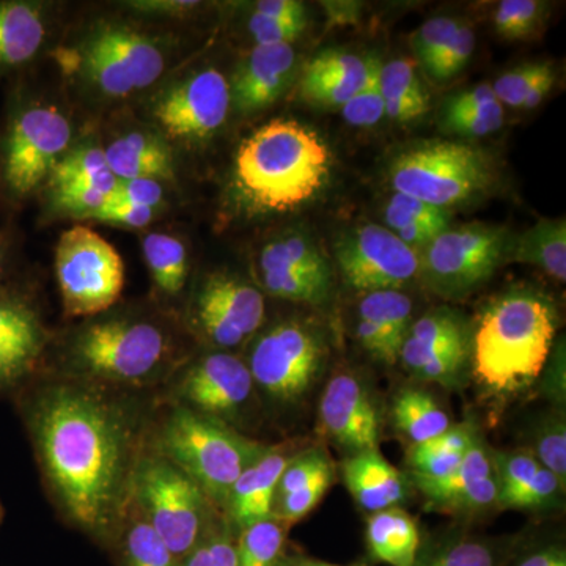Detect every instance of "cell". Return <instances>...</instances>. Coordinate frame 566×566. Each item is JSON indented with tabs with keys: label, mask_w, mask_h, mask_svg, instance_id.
Here are the masks:
<instances>
[{
	"label": "cell",
	"mask_w": 566,
	"mask_h": 566,
	"mask_svg": "<svg viewBox=\"0 0 566 566\" xmlns=\"http://www.w3.org/2000/svg\"><path fill=\"white\" fill-rule=\"evenodd\" d=\"M44 488L70 527L107 553L133 501L137 465L150 449L158 405L126 392L54 374L21 394Z\"/></svg>",
	"instance_id": "obj_1"
},
{
	"label": "cell",
	"mask_w": 566,
	"mask_h": 566,
	"mask_svg": "<svg viewBox=\"0 0 566 566\" xmlns=\"http://www.w3.org/2000/svg\"><path fill=\"white\" fill-rule=\"evenodd\" d=\"M557 331V311L546 294L510 290L480 312L471 338L476 382L493 395L528 389L545 370Z\"/></svg>",
	"instance_id": "obj_2"
},
{
	"label": "cell",
	"mask_w": 566,
	"mask_h": 566,
	"mask_svg": "<svg viewBox=\"0 0 566 566\" xmlns=\"http://www.w3.org/2000/svg\"><path fill=\"white\" fill-rule=\"evenodd\" d=\"M333 169V155L303 123L275 118L241 142L234 186L255 212H289L314 200Z\"/></svg>",
	"instance_id": "obj_3"
},
{
	"label": "cell",
	"mask_w": 566,
	"mask_h": 566,
	"mask_svg": "<svg viewBox=\"0 0 566 566\" xmlns=\"http://www.w3.org/2000/svg\"><path fill=\"white\" fill-rule=\"evenodd\" d=\"M182 364L172 333L161 323L115 315L84 324L73 334L59 375L148 394L166 386Z\"/></svg>",
	"instance_id": "obj_4"
},
{
	"label": "cell",
	"mask_w": 566,
	"mask_h": 566,
	"mask_svg": "<svg viewBox=\"0 0 566 566\" xmlns=\"http://www.w3.org/2000/svg\"><path fill=\"white\" fill-rule=\"evenodd\" d=\"M159 403L150 449L181 469L223 513L238 476L263 455L268 444L185 406Z\"/></svg>",
	"instance_id": "obj_5"
},
{
	"label": "cell",
	"mask_w": 566,
	"mask_h": 566,
	"mask_svg": "<svg viewBox=\"0 0 566 566\" xmlns=\"http://www.w3.org/2000/svg\"><path fill=\"white\" fill-rule=\"evenodd\" d=\"M133 504L178 560L227 521L202 488L151 449L137 465Z\"/></svg>",
	"instance_id": "obj_6"
},
{
	"label": "cell",
	"mask_w": 566,
	"mask_h": 566,
	"mask_svg": "<svg viewBox=\"0 0 566 566\" xmlns=\"http://www.w3.org/2000/svg\"><path fill=\"white\" fill-rule=\"evenodd\" d=\"M389 180L395 192L450 210L485 193L494 182V166L474 145L424 140L395 156Z\"/></svg>",
	"instance_id": "obj_7"
},
{
	"label": "cell",
	"mask_w": 566,
	"mask_h": 566,
	"mask_svg": "<svg viewBox=\"0 0 566 566\" xmlns=\"http://www.w3.org/2000/svg\"><path fill=\"white\" fill-rule=\"evenodd\" d=\"M512 238L502 226L450 227L420 252L419 281L446 300H464L506 263Z\"/></svg>",
	"instance_id": "obj_8"
},
{
	"label": "cell",
	"mask_w": 566,
	"mask_h": 566,
	"mask_svg": "<svg viewBox=\"0 0 566 566\" xmlns=\"http://www.w3.org/2000/svg\"><path fill=\"white\" fill-rule=\"evenodd\" d=\"M326 359L323 335L307 323L289 319L253 342L245 364L255 389L271 403L289 408L314 389Z\"/></svg>",
	"instance_id": "obj_9"
},
{
	"label": "cell",
	"mask_w": 566,
	"mask_h": 566,
	"mask_svg": "<svg viewBox=\"0 0 566 566\" xmlns=\"http://www.w3.org/2000/svg\"><path fill=\"white\" fill-rule=\"evenodd\" d=\"M55 274L63 311L73 318L103 314L120 300L125 286L122 256L85 226L62 234L55 248Z\"/></svg>",
	"instance_id": "obj_10"
},
{
	"label": "cell",
	"mask_w": 566,
	"mask_h": 566,
	"mask_svg": "<svg viewBox=\"0 0 566 566\" xmlns=\"http://www.w3.org/2000/svg\"><path fill=\"white\" fill-rule=\"evenodd\" d=\"M163 389V403L185 406L238 431L248 419L256 392L245 360L218 349L182 364Z\"/></svg>",
	"instance_id": "obj_11"
},
{
	"label": "cell",
	"mask_w": 566,
	"mask_h": 566,
	"mask_svg": "<svg viewBox=\"0 0 566 566\" xmlns=\"http://www.w3.org/2000/svg\"><path fill=\"white\" fill-rule=\"evenodd\" d=\"M71 136L69 118L55 107L28 104L11 112L0 142L2 182L10 196L22 199L46 182L69 150Z\"/></svg>",
	"instance_id": "obj_12"
},
{
	"label": "cell",
	"mask_w": 566,
	"mask_h": 566,
	"mask_svg": "<svg viewBox=\"0 0 566 566\" xmlns=\"http://www.w3.org/2000/svg\"><path fill=\"white\" fill-rule=\"evenodd\" d=\"M77 59L85 80L112 98L150 87L166 69V55L155 40L112 22L85 36Z\"/></svg>",
	"instance_id": "obj_13"
},
{
	"label": "cell",
	"mask_w": 566,
	"mask_h": 566,
	"mask_svg": "<svg viewBox=\"0 0 566 566\" xmlns=\"http://www.w3.org/2000/svg\"><path fill=\"white\" fill-rule=\"evenodd\" d=\"M264 294L255 285L227 273L208 275L191 303L189 323L218 352L245 344L262 327Z\"/></svg>",
	"instance_id": "obj_14"
},
{
	"label": "cell",
	"mask_w": 566,
	"mask_h": 566,
	"mask_svg": "<svg viewBox=\"0 0 566 566\" xmlns=\"http://www.w3.org/2000/svg\"><path fill=\"white\" fill-rule=\"evenodd\" d=\"M335 255L345 285L356 292H401L419 279L420 253L378 223L344 234Z\"/></svg>",
	"instance_id": "obj_15"
},
{
	"label": "cell",
	"mask_w": 566,
	"mask_h": 566,
	"mask_svg": "<svg viewBox=\"0 0 566 566\" xmlns=\"http://www.w3.org/2000/svg\"><path fill=\"white\" fill-rule=\"evenodd\" d=\"M471 338L463 315L452 308H434L411 324L398 363L420 381L446 389L460 387L471 359Z\"/></svg>",
	"instance_id": "obj_16"
},
{
	"label": "cell",
	"mask_w": 566,
	"mask_h": 566,
	"mask_svg": "<svg viewBox=\"0 0 566 566\" xmlns=\"http://www.w3.org/2000/svg\"><path fill=\"white\" fill-rule=\"evenodd\" d=\"M264 292L290 303L319 305L333 292V270L308 234L293 232L264 244L259 256Z\"/></svg>",
	"instance_id": "obj_17"
},
{
	"label": "cell",
	"mask_w": 566,
	"mask_h": 566,
	"mask_svg": "<svg viewBox=\"0 0 566 566\" xmlns=\"http://www.w3.org/2000/svg\"><path fill=\"white\" fill-rule=\"evenodd\" d=\"M230 107L229 81L221 71L207 69L164 92L153 106V115L167 136L200 142L221 128Z\"/></svg>",
	"instance_id": "obj_18"
},
{
	"label": "cell",
	"mask_w": 566,
	"mask_h": 566,
	"mask_svg": "<svg viewBox=\"0 0 566 566\" xmlns=\"http://www.w3.org/2000/svg\"><path fill=\"white\" fill-rule=\"evenodd\" d=\"M50 333L35 305L0 290V397L18 395L39 378Z\"/></svg>",
	"instance_id": "obj_19"
},
{
	"label": "cell",
	"mask_w": 566,
	"mask_h": 566,
	"mask_svg": "<svg viewBox=\"0 0 566 566\" xmlns=\"http://www.w3.org/2000/svg\"><path fill=\"white\" fill-rule=\"evenodd\" d=\"M324 434L349 455L378 450L381 415L374 395L354 375L334 376L319 401Z\"/></svg>",
	"instance_id": "obj_20"
},
{
	"label": "cell",
	"mask_w": 566,
	"mask_h": 566,
	"mask_svg": "<svg viewBox=\"0 0 566 566\" xmlns=\"http://www.w3.org/2000/svg\"><path fill=\"white\" fill-rule=\"evenodd\" d=\"M427 497L428 505L446 513H472L493 509L499 485L494 458L482 438H476L455 471L439 480H411Z\"/></svg>",
	"instance_id": "obj_21"
},
{
	"label": "cell",
	"mask_w": 566,
	"mask_h": 566,
	"mask_svg": "<svg viewBox=\"0 0 566 566\" xmlns=\"http://www.w3.org/2000/svg\"><path fill=\"white\" fill-rule=\"evenodd\" d=\"M296 73L297 54L292 44L253 48L229 82L232 107L240 114L266 109L289 91Z\"/></svg>",
	"instance_id": "obj_22"
},
{
	"label": "cell",
	"mask_w": 566,
	"mask_h": 566,
	"mask_svg": "<svg viewBox=\"0 0 566 566\" xmlns=\"http://www.w3.org/2000/svg\"><path fill=\"white\" fill-rule=\"evenodd\" d=\"M296 453L289 447L268 446L263 455L244 469L227 497L223 516L234 534L256 521L273 516L279 480Z\"/></svg>",
	"instance_id": "obj_23"
},
{
	"label": "cell",
	"mask_w": 566,
	"mask_h": 566,
	"mask_svg": "<svg viewBox=\"0 0 566 566\" xmlns=\"http://www.w3.org/2000/svg\"><path fill=\"white\" fill-rule=\"evenodd\" d=\"M376 61L349 51H324L301 74V96L315 106L342 109L368 80Z\"/></svg>",
	"instance_id": "obj_24"
},
{
	"label": "cell",
	"mask_w": 566,
	"mask_h": 566,
	"mask_svg": "<svg viewBox=\"0 0 566 566\" xmlns=\"http://www.w3.org/2000/svg\"><path fill=\"white\" fill-rule=\"evenodd\" d=\"M342 474L356 504L371 513L403 504L411 486L379 450L349 455L342 465Z\"/></svg>",
	"instance_id": "obj_25"
},
{
	"label": "cell",
	"mask_w": 566,
	"mask_h": 566,
	"mask_svg": "<svg viewBox=\"0 0 566 566\" xmlns=\"http://www.w3.org/2000/svg\"><path fill=\"white\" fill-rule=\"evenodd\" d=\"M46 35V18L40 6L21 0L0 2V77L32 62Z\"/></svg>",
	"instance_id": "obj_26"
},
{
	"label": "cell",
	"mask_w": 566,
	"mask_h": 566,
	"mask_svg": "<svg viewBox=\"0 0 566 566\" xmlns=\"http://www.w3.org/2000/svg\"><path fill=\"white\" fill-rule=\"evenodd\" d=\"M422 534L415 517L400 506L371 513L365 526V549L371 564L412 566L420 547Z\"/></svg>",
	"instance_id": "obj_27"
},
{
	"label": "cell",
	"mask_w": 566,
	"mask_h": 566,
	"mask_svg": "<svg viewBox=\"0 0 566 566\" xmlns=\"http://www.w3.org/2000/svg\"><path fill=\"white\" fill-rule=\"evenodd\" d=\"M107 166L118 181L170 180L174 177L172 151L153 134L133 132L112 140L104 150Z\"/></svg>",
	"instance_id": "obj_28"
},
{
	"label": "cell",
	"mask_w": 566,
	"mask_h": 566,
	"mask_svg": "<svg viewBox=\"0 0 566 566\" xmlns=\"http://www.w3.org/2000/svg\"><path fill=\"white\" fill-rule=\"evenodd\" d=\"M515 543L449 532L427 539L412 566H505Z\"/></svg>",
	"instance_id": "obj_29"
},
{
	"label": "cell",
	"mask_w": 566,
	"mask_h": 566,
	"mask_svg": "<svg viewBox=\"0 0 566 566\" xmlns=\"http://www.w3.org/2000/svg\"><path fill=\"white\" fill-rule=\"evenodd\" d=\"M441 128L447 134L480 139L504 125V106L495 98L491 84H480L450 96L442 104Z\"/></svg>",
	"instance_id": "obj_30"
},
{
	"label": "cell",
	"mask_w": 566,
	"mask_h": 566,
	"mask_svg": "<svg viewBox=\"0 0 566 566\" xmlns=\"http://www.w3.org/2000/svg\"><path fill=\"white\" fill-rule=\"evenodd\" d=\"M385 223L398 240L420 253L452 227V212L394 192L386 203Z\"/></svg>",
	"instance_id": "obj_31"
},
{
	"label": "cell",
	"mask_w": 566,
	"mask_h": 566,
	"mask_svg": "<svg viewBox=\"0 0 566 566\" xmlns=\"http://www.w3.org/2000/svg\"><path fill=\"white\" fill-rule=\"evenodd\" d=\"M506 262L534 264L554 281H566L565 219H542L521 237H513Z\"/></svg>",
	"instance_id": "obj_32"
},
{
	"label": "cell",
	"mask_w": 566,
	"mask_h": 566,
	"mask_svg": "<svg viewBox=\"0 0 566 566\" xmlns=\"http://www.w3.org/2000/svg\"><path fill=\"white\" fill-rule=\"evenodd\" d=\"M479 436L474 424L461 423L430 441L411 446L406 458L411 480H439L449 475L461 464Z\"/></svg>",
	"instance_id": "obj_33"
},
{
	"label": "cell",
	"mask_w": 566,
	"mask_h": 566,
	"mask_svg": "<svg viewBox=\"0 0 566 566\" xmlns=\"http://www.w3.org/2000/svg\"><path fill=\"white\" fill-rule=\"evenodd\" d=\"M379 87L385 99L386 117L390 120L411 123L430 111V95L412 62L395 59L381 63Z\"/></svg>",
	"instance_id": "obj_34"
},
{
	"label": "cell",
	"mask_w": 566,
	"mask_h": 566,
	"mask_svg": "<svg viewBox=\"0 0 566 566\" xmlns=\"http://www.w3.org/2000/svg\"><path fill=\"white\" fill-rule=\"evenodd\" d=\"M109 553L115 566H178L180 562L133 501Z\"/></svg>",
	"instance_id": "obj_35"
},
{
	"label": "cell",
	"mask_w": 566,
	"mask_h": 566,
	"mask_svg": "<svg viewBox=\"0 0 566 566\" xmlns=\"http://www.w3.org/2000/svg\"><path fill=\"white\" fill-rule=\"evenodd\" d=\"M392 417L395 427L412 446L430 441L452 427L444 409L422 389H403L395 395Z\"/></svg>",
	"instance_id": "obj_36"
},
{
	"label": "cell",
	"mask_w": 566,
	"mask_h": 566,
	"mask_svg": "<svg viewBox=\"0 0 566 566\" xmlns=\"http://www.w3.org/2000/svg\"><path fill=\"white\" fill-rule=\"evenodd\" d=\"M307 28V11L297 0H262L255 3L249 33L256 46L293 44Z\"/></svg>",
	"instance_id": "obj_37"
},
{
	"label": "cell",
	"mask_w": 566,
	"mask_h": 566,
	"mask_svg": "<svg viewBox=\"0 0 566 566\" xmlns=\"http://www.w3.org/2000/svg\"><path fill=\"white\" fill-rule=\"evenodd\" d=\"M46 182H50L52 191L65 188H93L112 196L118 180L111 172L102 148L82 147L65 153L61 161L55 164Z\"/></svg>",
	"instance_id": "obj_38"
},
{
	"label": "cell",
	"mask_w": 566,
	"mask_h": 566,
	"mask_svg": "<svg viewBox=\"0 0 566 566\" xmlns=\"http://www.w3.org/2000/svg\"><path fill=\"white\" fill-rule=\"evenodd\" d=\"M556 71L547 62L526 63L491 84L497 102L513 109H535L553 91Z\"/></svg>",
	"instance_id": "obj_39"
},
{
	"label": "cell",
	"mask_w": 566,
	"mask_h": 566,
	"mask_svg": "<svg viewBox=\"0 0 566 566\" xmlns=\"http://www.w3.org/2000/svg\"><path fill=\"white\" fill-rule=\"evenodd\" d=\"M357 318L374 324L400 360L401 345L412 324V301L408 294L398 290L367 293L360 301Z\"/></svg>",
	"instance_id": "obj_40"
},
{
	"label": "cell",
	"mask_w": 566,
	"mask_h": 566,
	"mask_svg": "<svg viewBox=\"0 0 566 566\" xmlns=\"http://www.w3.org/2000/svg\"><path fill=\"white\" fill-rule=\"evenodd\" d=\"M142 249L156 290L167 297L178 296L189 273L185 244L170 234L151 233L145 237Z\"/></svg>",
	"instance_id": "obj_41"
},
{
	"label": "cell",
	"mask_w": 566,
	"mask_h": 566,
	"mask_svg": "<svg viewBox=\"0 0 566 566\" xmlns=\"http://www.w3.org/2000/svg\"><path fill=\"white\" fill-rule=\"evenodd\" d=\"M289 526L274 516L256 521L234 534L238 566H281L286 549Z\"/></svg>",
	"instance_id": "obj_42"
},
{
	"label": "cell",
	"mask_w": 566,
	"mask_h": 566,
	"mask_svg": "<svg viewBox=\"0 0 566 566\" xmlns=\"http://www.w3.org/2000/svg\"><path fill=\"white\" fill-rule=\"evenodd\" d=\"M546 6L538 0H504L494 9L493 24L505 40H526L538 32Z\"/></svg>",
	"instance_id": "obj_43"
},
{
	"label": "cell",
	"mask_w": 566,
	"mask_h": 566,
	"mask_svg": "<svg viewBox=\"0 0 566 566\" xmlns=\"http://www.w3.org/2000/svg\"><path fill=\"white\" fill-rule=\"evenodd\" d=\"M324 479H334L333 461L324 450L308 449L296 452L279 480L275 497L303 490V488Z\"/></svg>",
	"instance_id": "obj_44"
},
{
	"label": "cell",
	"mask_w": 566,
	"mask_h": 566,
	"mask_svg": "<svg viewBox=\"0 0 566 566\" xmlns=\"http://www.w3.org/2000/svg\"><path fill=\"white\" fill-rule=\"evenodd\" d=\"M379 66L381 62L376 61L370 76L365 81L352 99L342 107V115L346 123L357 128H370L378 125L386 117L385 99H382L381 87H379Z\"/></svg>",
	"instance_id": "obj_45"
},
{
	"label": "cell",
	"mask_w": 566,
	"mask_h": 566,
	"mask_svg": "<svg viewBox=\"0 0 566 566\" xmlns=\"http://www.w3.org/2000/svg\"><path fill=\"white\" fill-rule=\"evenodd\" d=\"M534 453L538 463L565 485L566 424L562 416L547 417L535 433Z\"/></svg>",
	"instance_id": "obj_46"
},
{
	"label": "cell",
	"mask_w": 566,
	"mask_h": 566,
	"mask_svg": "<svg viewBox=\"0 0 566 566\" xmlns=\"http://www.w3.org/2000/svg\"><path fill=\"white\" fill-rule=\"evenodd\" d=\"M565 485L553 472L539 468L520 493L510 497L501 510H547L560 504V494Z\"/></svg>",
	"instance_id": "obj_47"
},
{
	"label": "cell",
	"mask_w": 566,
	"mask_h": 566,
	"mask_svg": "<svg viewBox=\"0 0 566 566\" xmlns=\"http://www.w3.org/2000/svg\"><path fill=\"white\" fill-rule=\"evenodd\" d=\"M461 24H463V21L458 20V18L436 17L424 22L422 28L417 29L411 41L412 51H415L416 57L419 59L424 71L430 70V66L433 65L450 39L455 35Z\"/></svg>",
	"instance_id": "obj_48"
},
{
	"label": "cell",
	"mask_w": 566,
	"mask_h": 566,
	"mask_svg": "<svg viewBox=\"0 0 566 566\" xmlns=\"http://www.w3.org/2000/svg\"><path fill=\"white\" fill-rule=\"evenodd\" d=\"M178 566H238L234 532L223 523L178 562Z\"/></svg>",
	"instance_id": "obj_49"
},
{
	"label": "cell",
	"mask_w": 566,
	"mask_h": 566,
	"mask_svg": "<svg viewBox=\"0 0 566 566\" xmlns=\"http://www.w3.org/2000/svg\"><path fill=\"white\" fill-rule=\"evenodd\" d=\"M475 50V33L471 25L461 24L455 35L446 44L433 65L427 71L431 80L444 82L455 77L471 61Z\"/></svg>",
	"instance_id": "obj_50"
},
{
	"label": "cell",
	"mask_w": 566,
	"mask_h": 566,
	"mask_svg": "<svg viewBox=\"0 0 566 566\" xmlns=\"http://www.w3.org/2000/svg\"><path fill=\"white\" fill-rule=\"evenodd\" d=\"M505 566H566V547L557 539L515 545Z\"/></svg>",
	"instance_id": "obj_51"
},
{
	"label": "cell",
	"mask_w": 566,
	"mask_h": 566,
	"mask_svg": "<svg viewBox=\"0 0 566 566\" xmlns=\"http://www.w3.org/2000/svg\"><path fill=\"white\" fill-rule=\"evenodd\" d=\"M164 188L161 181L137 178V180L118 181L109 200L136 205V207L156 210L163 203Z\"/></svg>",
	"instance_id": "obj_52"
},
{
	"label": "cell",
	"mask_w": 566,
	"mask_h": 566,
	"mask_svg": "<svg viewBox=\"0 0 566 566\" xmlns=\"http://www.w3.org/2000/svg\"><path fill=\"white\" fill-rule=\"evenodd\" d=\"M155 211L151 208L107 200L102 208L87 216V219L115 223V226L132 227V229H142V227H147L151 222Z\"/></svg>",
	"instance_id": "obj_53"
},
{
	"label": "cell",
	"mask_w": 566,
	"mask_h": 566,
	"mask_svg": "<svg viewBox=\"0 0 566 566\" xmlns=\"http://www.w3.org/2000/svg\"><path fill=\"white\" fill-rule=\"evenodd\" d=\"M547 378H554L553 382L547 385V392L554 394L558 401L565 398V359L564 348L557 352L553 359V367H547Z\"/></svg>",
	"instance_id": "obj_54"
},
{
	"label": "cell",
	"mask_w": 566,
	"mask_h": 566,
	"mask_svg": "<svg viewBox=\"0 0 566 566\" xmlns=\"http://www.w3.org/2000/svg\"><path fill=\"white\" fill-rule=\"evenodd\" d=\"M199 6L197 2H178V0H174V2H136L132 3L133 9H137L140 11H150V13H186V11H191Z\"/></svg>",
	"instance_id": "obj_55"
},
{
	"label": "cell",
	"mask_w": 566,
	"mask_h": 566,
	"mask_svg": "<svg viewBox=\"0 0 566 566\" xmlns=\"http://www.w3.org/2000/svg\"><path fill=\"white\" fill-rule=\"evenodd\" d=\"M281 566H345V565H335L329 564L326 560H319V558L307 556V554L303 553H289L286 557L283 558ZM346 566H364V565H346Z\"/></svg>",
	"instance_id": "obj_56"
},
{
	"label": "cell",
	"mask_w": 566,
	"mask_h": 566,
	"mask_svg": "<svg viewBox=\"0 0 566 566\" xmlns=\"http://www.w3.org/2000/svg\"><path fill=\"white\" fill-rule=\"evenodd\" d=\"M3 277H6V255H3L2 248H0V290L3 289Z\"/></svg>",
	"instance_id": "obj_57"
},
{
	"label": "cell",
	"mask_w": 566,
	"mask_h": 566,
	"mask_svg": "<svg viewBox=\"0 0 566 566\" xmlns=\"http://www.w3.org/2000/svg\"><path fill=\"white\" fill-rule=\"evenodd\" d=\"M3 520V506L0 504V523H2Z\"/></svg>",
	"instance_id": "obj_58"
},
{
	"label": "cell",
	"mask_w": 566,
	"mask_h": 566,
	"mask_svg": "<svg viewBox=\"0 0 566 566\" xmlns=\"http://www.w3.org/2000/svg\"><path fill=\"white\" fill-rule=\"evenodd\" d=\"M0 181H2V166H0Z\"/></svg>",
	"instance_id": "obj_59"
}]
</instances>
